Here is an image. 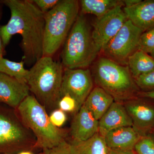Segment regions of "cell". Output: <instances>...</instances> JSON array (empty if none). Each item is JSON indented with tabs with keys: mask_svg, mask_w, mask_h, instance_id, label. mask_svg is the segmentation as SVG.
Segmentation results:
<instances>
[{
	"mask_svg": "<svg viewBox=\"0 0 154 154\" xmlns=\"http://www.w3.org/2000/svg\"><path fill=\"white\" fill-rule=\"evenodd\" d=\"M3 3L10 9L11 17L8 24L0 27L4 47L12 36H22V61L32 66L43 57L44 13L30 0H5Z\"/></svg>",
	"mask_w": 154,
	"mask_h": 154,
	"instance_id": "1",
	"label": "cell"
},
{
	"mask_svg": "<svg viewBox=\"0 0 154 154\" xmlns=\"http://www.w3.org/2000/svg\"><path fill=\"white\" fill-rule=\"evenodd\" d=\"M64 68L52 57L43 56L29 70L27 84L48 113L58 108Z\"/></svg>",
	"mask_w": 154,
	"mask_h": 154,
	"instance_id": "2",
	"label": "cell"
},
{
	"mask_svg": "<svg viewBox=\"0 0 154 154\" xmlns=\"http://www.w3.org/2000/svg\"><path fill=\"white\" fill-rule=\"evenodd\" d=\"M16 110L36 138L35 150L52 148L67 140L69 130L53 125L47 110L33 95L26 97Z\"/></svg>",
	"mask_w": 154,
	"mask_h": 154,
	"instance_id": "3",
	"label": "cell"
},
{
	"mask_svg": "<svg viewBox=\"0 0 154 154\" xmlns=\"http://www.w3.org/2000/svg\"><path fill=\"white\" fill-rule=\"evenodd\" d=\"M92 75L96 85L111 95L116 102L135 99L140 92L128 66L108 58L99 59L94 65Z\"/></svg>",
	"mask_w": 154,
	"mask_h": 154,
	"instance_id": "4",
	"label": "cell"
},
{
	"mask_svg": "<svg viewBox=\"0 0 154 154\" xmlns=\"http://www.w3.org/2000/svg\"><path fill=\"white\" fill-rule=\"evenodd\" d=\"M80 9L79 1L60 0L45 14L43 56L52 57L64 44L79 15Z\"/></svg>",
	"mask_w": 154,
	"mask_h": 154,
	"instance_id": "5",
	"label": "cell"
},
{
	"mask_svg": "<svg viewBox=\"0 0 154 154\" xmlns=\"http://www.w3.org/2000/svg\"><path fill=\"white\" fill-rule=\"evenodd\" d=\"M85 17L79 15L64 43L61 53L64 68L87 69L99 54Z\"/></svg>",
	"mask_w": 154,
	"mask_h": 154,
	"instance_id": "6",
	"label": "cell"
},
{
	"mask_svg": "<svg viewBox=\"0 0 154 154\" xmlns=\"http://www.w3.org/2000/svg\"><path fill=\"white\" fill-rule=\"evenodd\" d=\"M36 138L25 126L16 109L0 104V154L35 150Z\"/></svg>",
	"mask_w": 154,
	"mask_h": 154,
	"instance_id": "7",
	"label": "cell"
},
{
	"mask_svg": "<svg viewBox=\"0 0 154 154\" xmlns=\"http://www.w3.org/2000/svg\"><path fill=\"white\" fill-rule=\"evenodd\" d=\"M143 33L127 19L102 52L105 57L124 66L127 64L128 57L138 49L140 39Z\"/></svg>",
	"mask_w": 154,
	"mask_h": 154,
	"instance_id": "8",
	"label": "cell"
},
{
	"mask_svg": "<svg viewBox=\"0 0 154 154\" xmlns=\"http://www.w3.org/2000/svg\"><path fill=\"white\" fill-rule=\"evenodd\" d=\"M93 89L94 79L89 69L64 68L61 97L65 95L72 96L77 102L78 110L84 105Z\"/></svg>",
	"mask_w": 154,
	"mask_h": 154,
	"instance_id": "9",
	"label": "cell"
},
{
	"mask_svg": "<svg viewBox=\"0 0 154 154\" xmlns=\"http://www.w3.org/2000/svg\"><path fill=\"white\" fill-rule=\"evenodd\" d=\"M122 7V5L117 6L102 17L97 18L94 22L92 36L99 53L102 52L127 20Z\"/></svg>",
	"mask_w": 154,
	"mask_h": 154,
	"instance_id": "10",
	"label": "cell"
},
{
	"mask_svg": "<svg viewBox=\"0 0 154 154\" xmlns=\"http://www.w3.org/2000/svg\"><path fill=\"white\" fill-rule=\"evenodd\" d=\"M30 93L26 83L0 72V104L17 109Z\"/></svg>",
	"mask_w": 154,
	"mask_h": 154,
	"instance_id": "11",
	"label": "cell"
},
{
	"mask_svg": "<svg viewBox=\"0 0 154 154\" xmlns=\"http://www.w3.org/2000/svg\"><path fill=\"white\" fill-rule=\"evenodd\" d=\"M124 106L132 120V127L144 135L154 126V107L137 98L126 101Z\"/></svg>",
	"mask_w": 154,
	"mask_h": 154,
	"instance_id": "12",
	"label": "cell"
},
{
	"mask_svg": "<svg viewBox=\"0 0 154 154\" xmlns=\"http://www.w3.org/2000/svg\"><path fill=\"white\" fill-rule=\"evenodd\" d=\"M99 121L83 105L75 114L72 120L69 134L72 140L83 141L99 132Z\"/></svg>",
	"mask_w": 154,
	"mask_h": 154,
	"instance_id": "13",
	"label": "cell"
},
{
	"mask_svg": "<svg viewBox=\"0 0 154 154\" xmlns=\"http://www.w3.org/2000/svg\"><path fill=\"white\" fill-rule=\"evenodd\" d=\"M99 133L105 136L107 133L123 127L132 126V120L122 102L114 101L99 120Z\"/></svg>",
	"mask_w": 154,
	"mask_h": 154,
	"instance_id": "14",
	"label": "cell"
},
{
	"mask_svg": "<svg viewBox=\"0 0 154 154\" xmlns=\"http://www.w3.org/2000/svg\"><path fill=\"white\" fill-rule=\"evenodd\" d=\"M123 9L127 19L143 33L154 27V0L142 1L135 5Z\"/></svg>",
	"mask_w": 154,
	"mask_h": 154,
	"instance_id": "15",
	"label": "cell"
},
{
	"mask_svg": "<svg viewBox=\"0 0 154 154\" xmlns=\"http://www.w3.org/2000/svg\"><path fill=\"white\" fill-rule=\"evenodd\" d=\"M142 136L132 126H128L113 130L107 133L104 138L110 149L134 150Z\"/></svg>",
	"mask_w": 154,
	"mask_h": 154,
	"instance_id": "16",
	"label": "cell"
},
{
	"mask_svg": "<svg viewBox=\"0 0 154 154\" xmlns=\"http://www.w3.org/2000/svg\"><path fill=\"white\" fill-rule=\"evenodd\" d=\"M69 154H110L104 137L99 132L88 140L68 141Z\"/></svg>",
	"mask_w": 154,
	"mask_h": 154,
	"instance_id": "17",
	"label": "cell"
},
{
	"mask_svg": "<svg viewBox=\"0 0 154 154\" xmlns=\"http://www.w3.org/2000/svg\"><path fill=\"white\" fill-rule=\"evenodd\" d=\"M114 101L111 95L102 88L96 86L89 94L83 105L99 121Z\"/></svg>",
	"mask_w": 154,
	"mask_h": 154,
	"instance_id": "18",
	"label": "cell"
},
{
	"mask_svg": "<svg viewBox=\"0 0 154 154\" xmlns=\"http://www.w3.org/2000/svg\"><path fill=\"white\" fill-rule=\"evenodd\" d=\"M127 64L135 80L154 69V58L149 54L138 49L128 57Z\"/></svg>",
	"mask_w": 154,
	"mask_h": 154,
	"instance_id": "19",
	"label": "cell"
},
{
	"mask_svg": "<svg viewBox=\"0 0 154 154\" xmlns=\"http://www.w3.org/2000/svg\"><path fill=\"white\" fill-rule=\"evenodd\" d=\"M82 14L95 15L97 18L102 17L120 5L122 1L118 0H81L79 1Z\"/></svg>",
	"mask_w": 154,
	"mask_h": 154,
	"instance_id": "20",
	"label": "cell"
},
{
	"mask_svg": "<svg viewBox=\"0 0 154 154\" xmlns=\"http://www.w3.org/2000/svg\"><path fill=\"white\" fill-rule=\"evenodd\" d=\"M24 65L25 63L22 60L17 62L9 60L3 57H0V72L27 84L29 70L25 69Z\"/></svg>",
	"mask_w": 154,
	"mask_h": 154,
	"instance_id": "21",
	"label": "cell"
},
{
	"mask_svg": "<svg viewBox=\"0 0 154 154\" xmlns=\"http://www.w3.org/2000/svg\"><path fill=\"white\" fill-rule=\"evenodd\" d=\"M134 151L136 154H154V137L150 134L142 136Z\"/></svg>",
	"mask_w": 154,
	"mask_h": 154,
	"instance_id": "22",
	"label": "cell"
},
{
	"mask_svg": "<svg viewBox=\"0 0 154 154\" xmlns=\"http://www.w3.org/2000/svg\"><path fill=\"white\" fill-rule=\"evenodd\" d=\"M138 49L149 54L154 50V27L142 34Z\"/></svg>",
	"mask_w": 154,
	"mask_h": 154,
	"instance_id": "23",
	"label": "cell"
},
{
	"mask_svg": "<svg viewBox=\"0 0 154 154\" xmlns=\"http://www.w3.org/2000/svg\"><path fill=\"white\" fill-rule=\"evenodd\" d=\"M58 108L65 113L75 114L79 111L75 100L69 95H65L61 97L58 104Z\"/></svg>",
	"mask_w": 154,
	"mask_h": 154,
	"instance_id": "24",
	"label": "cell"
},
{
	"mask_svg": "<svg viewBox=\"0 0 154 154\" xmlns=\"http://www.w3.org/2000/svg\"><path fill=\"white\" fill-rule=\"evenodd\" d=\"M139 88L143 91L154 90V69L148 73L142 75L135 79Z\"/></svg>",
	"mask_w": 154,
	"mask_h": 154,
	"instance_id": "25",
	"label": "cell"
},
{
	"mask_svg": "<svg viewBox=\"0 0 154 154\" xmlns=\"http://www.w3.org/2000/svg\"><path fill=\"white\" fill-rule=\"evenodd\" d=\"M50 120L53 125L61 128L66 122L67 116L65 112L57 108L51 111L49 115Z\"/></svg>",
	"mask_w": 154,
	"mask_h": 154,
	"instance_id": "26",
	"label": "cell"
},
{
	"mask_svg": "<svg viewBox=\"0 0 154 154\" xmlns=\"http://www.w3.org/2000/svg\"><path fill=\"white\" fill-rule=\"evenodd\" d=\"M60 1V0H33L32 2L45 14L54 8Z\"/></svg>",
	"mask_w": 154,
	"mask_h": 154,
	"instance_id": "27",
	"label": "cell"
},
{
	"mask_svg": "<svg viewBox=\"0 0 154 154\" xmlns=\"http://www.w3.org/2000/svg\"><path fill=\"white\" fill-rule=\"evenodd\" d=\"M39 154H69L67 140L55 147L42 150Z\"/></svg>",
	"mask_w": 154,
	"mask_h": 154,
	"instance_id": "28",
	"label": "cell"
},
{
	"mask_svg": "<svg viewBox=\"0 0 154 154\" xmlns=\"http://www.w3.org/2000/svg\"><path fill=\"white\" fill-rule=\"evenodd\" d=\"M138 96L142 98H149L154 100V90L149 91H143L140 92Z\"/></svg>",
	"mask_w": 154,
	"mask_h": 154,
	"instance_id": "29",
	"label": "cell"
},
{
	"mask_svg": "<svg viewBox=\"0 0 154 154\" xmlns=\"http://www.w3.org/2000/svg\"><path fill=\"white\" fill-rule=\"evenodd\" d=\"M141 0H124L122 1L124 8H129L137 5Z\"/></svg>",
	"mask_w": 154,
	"mask_h": 154,
	"instance_id": "30",
	"label": "cell"
},
{
	"mask_svg": "<svg viewBox=\"0 0 154 154\" xmlns=\"http://www.w3.org/2000/svg\"><path fill=\"white\" fill-rule=\"evenodd\" d=\"M110 154H136L134 150H119L111 149Z\"/></svg>",
	"mask_w": 154,
	"mask_h": 154,
	"instance_id": "31",
	"label": "cell"
},
{
	"mask_svg": "<svg viewBox=\"0 0 154 154\" xmlns=\"http://www.w3.org/2000/svg\"><path fill=\"white\" fill-rule=\"evenodd\" d=\"M4 48H5V47L3 45L2 37H1V33H0V57H2L4 55V53H5Z\"/></svg>",
	"mask_w": 154,
	"mask_h": 154,
	"instance_id": "32",
	"label": "cell"
},
{
	"mask_svg": "<svg viewBox=\"0 0 154 154\" xmlns=\"http://www.w3.org/2000/svg\"><path fill=\"white\" fill-rule=\"evenodd\" d=\"M18 154H34V153L32 151H25L20 152Z\"/></svg>",
	"mask_w": 154,
	"mask_h": 154,
	"instance_id": "33",
	"label": "cell"
},
{
	"mask_svg": "<svg viewBox=\"0 0 154 154\" xmlns=\"http://www.w3.org/2000/svg\"><path fill=\"white\" fill-rule=\"evenodd\" d=\"M149 54L152 57L154 58V50L151 53H150Z\"/></svg>",
	"mask_w": 154,
	"mask_h": 154,
	"instance_id": "34",
	"label": "cell"
},
{
	"mask_svg": "<svg viewBox=\"0 0 154 154\" xmlns=\"http://www.w3.org/2000/svg\"></svg>",
	"mask_w": 154,
	"mask_h": 154,
	"instance_id": "35",
	"label": "cell"
}]
</instances>
